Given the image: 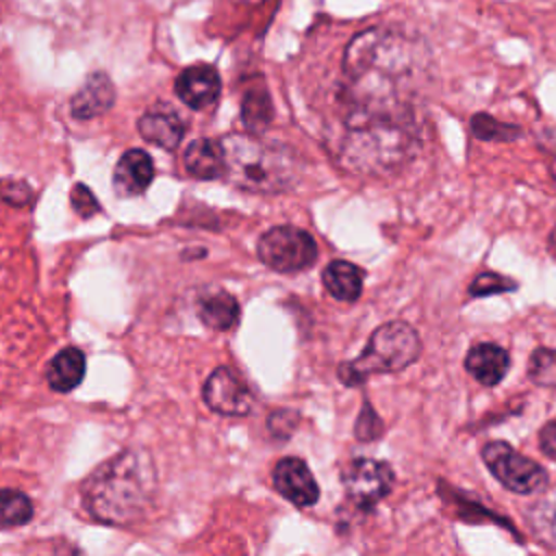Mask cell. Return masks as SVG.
<instances>
[{
	"instance_id": "obj_1",
	"label": "cell",
	"mask_w": 556,
	"mask_h": 556,
	"mask_svg": "<svg viewBox=\"0 0 556 556\" xmlns=\"http://www.w3.org/2000/svg\"><path fill=\"white\" fill-rule=\"evenodd\" d=\"M417 46L391 28L358 33L343 56L345 148L358 159H397L413 137L408 91L417 76Z\"/></svg>"
},
{
	"instance_id": "obj_2",
	"label": "cell",
	"mask_w": 556,
	"mask_h": 556,
	"mask_svg": "<svg viewBox=\"0 0 556 556\" xmlns=\"http://www.w3.org/2000/svg\"><path fill=\"white\" fill-rule=\"evenodd\" d=\"M154 493V469L150 458L137 452L98 467L85 484V504L93 519L102 523H130L139 519Z\"/></svg>"
},
{
	"instance_id": "obj_3",
	"label": "cell",
	"mask_w": 556,
	"mask_h": 556,
	"mask_svg": "<svg viewBox=\"0 0 556 556\" xmlns=\"http://www.w3.org/2000/svg\"><path fill=\"white\" fill-rule=\"evenodd\" d=\"M224 146V178L254 193H278L295 182V163L291 154L250 135H226Z\"/></svg>"
},
{
	"instance_id": "obj_4",
	"label": "cell",
	"mask_w": 556,
	"mask_h": 556,
	"mask_svg": "<svg viewBox=\"0 0 556 556\" xmlns=\"http://www.w3.org/2000/svg\"><path fill=\"white\" fill-rule=\"evenodd\" d=\"M421 352L417 330L406 321H387L378 326L365 350L350 363L339 367L343 384H361L374 374H391L408 367Z\"/></svg>"
},
{
	"instance_id": "obj_5",
	"label": "cell",
	"mask_w": 556,
	"mask_h": 556,
	"mask_svg": "<svg viewBox=\"0 0 556 556\" xmlns=\"http://www.w3.org/2000/svg\"><path fill=\"white\" fill-rule=\"evenodd\" d=\"M258 258L274 271L295 274L317 261L315 239L298 226H274L256 245Z\"/></svg>"
},
{
	"instance_id": "obj_6",
	"label": "cell",
	"mask_w": 556,
	"mask_h": 556,
	"mask_svg": "<svg viewBox=\"0 0 556 556\" xmlns=\"http://www.w3.org/2000/svg\"><path fill=\"white\" fill-rule=\"evenodd\" d=\"M482 460L491 473L513 493L530 495L547 484V471L532 458L515 452L504 441H491L482 447Z\"/></svg>"
},
{
	"instance_id": "obj_7",
	"label": "cell",
	"mask_w": 556,
	"mask_h": 556,
	"mask_svg": "<svg viewBox=\"0 0 556 556\" xmlns=\"http://www.w3.org/2000/svg\"><path fill=\"white\" fill-rule=\"evenodd\" d=\"M341 480L352 504L358 508H371L391 493L395 476L393 469L382 460L356 458L343 469Z\"/></svg>"
},
{
	"instance_id": "obj_8",
	"label": "cell",
	"mask_w": 556,
	"mask_h": 556,
	"mask_svg": "<svg viewBox=\"0 0 556 556\" xmlns=\"http://www.w3.org/2000/svg\"><path fill=\"white\" fill-rule=\"evenodd\" d=\"M202 397L206 406L226 417H243L252 410L254 397L243 378L230 367H217L204 382Z\"/></svg>"
},
{
	"instance_id": "obj_9",
	"label": "cell",
	"mask_w": 556,
	"mask_h": 556,
	"mask_svg": "<svg viewBox=\"0 0 556 556\" xmlns=\"http://www.w3.org/2000/svg\"><path fill=\"white\" fill-rule=\"evenodd\" d=\"M274 486L285 500H289L291 504H295L300 508L313 506L319 497V486H317L311 469L306 467L304 460L293 458V456L278 460V465L274 469Z\"/></svg>"
},
{
	"instance_id": "obj_10",
	"label": "cell",
	"mask_w": 556,
	"mask_h": 556,
	"mask_svg": "<svg viewBox=\"0 0 556 556\" xmlns=\"http://www.w3.org/2000/svg\"><path fill=\"white\" fill-rule=\"evenodd\" d=\"M176 96L191 109L211 106L222 89L219 74L208 63H198L185 67L176 78Z\"/></svg>"
},
{
	"instance_id": "obj_11",
	"label": "cell",
	"mask_w": 556,
	"mask_h": 556,
	"mask_svg": "<svg viewBox=\"0 0 556 556\" xmlns=\"http://www.w3.org/2000/svg\"><path fill=\"white\" fill-rule=\"evenodd\" d=\"M154 178V163L148 152L132 148L122 154L113 172V187L119 195H139L143 193Z\"/></svg>"
},
{
	"instance_id": "obj_12",
	"label": "cell",
	"mask_w": 556,
	"mask_h": 556,
	"mask_svg": "<svg viewBox=\"0 0 556 556\" xmlns=\"http://www.w3.org/2000/svg\"><path fill=\"white\" fill-rule=\"evenodd\" d=\"M115 102V87L104 72L87 76L83 87L74 93L70 109L76 119H91L106 113Z\"/></svg>"
},
{
	"instance_id": "obj_13",
	"label": "cell",
	"mask_w": 556,
	"mask_h": 556,
	"mask_svg": "<svg viewBox=\"0 0 556 556\" xmlns=\"http://www.w3.org/2000/svg\"><path fill=\"white\" fill-rule=\"evenodd\" d=\"M510 365V354L497 343H478L465 356V369L486 387L497 384Z\"/></svg>"
},
{
	"instance_id": "obj_14",
	"label": "cell",
	"mask_w": 556,
	"mask_h": 556,
	"mask_svg": "<svg viewBox=\"0 0 556 556\" xmlns=\"http://www.w3.org/2000/svg\"><path fill=\"white\" fill-rule=\"evenodd\" d=\"M139 132L146 141H150L159 148H165V150H174L182 141L185 124L176 115V111H172L167 106H156L141 115Z\"/></svg>"
},
{
	"instance_id": "obj_15",
	"label": "cell",
	"mask_w": 556,
	"mask_h": 556,
	"mask_svg": "<svg viewBox=\"0 0 556 556\" xmlns=\"http://www.w3.org/2000/svg\"><path fill=\"white\" fill-rule=\"evenodd\" d=\"M185 167L191 176L211 180L224 176V146L222 139H195L185 152Z\"/></svg>"
},
{
	"instance_id": "obj_16",
	"label": "cell",
	"mask_w": 556,
	"mask_h": 556,
	"mask_svg": "<svg viewBox=\"0 0 556 556\" xmlns=\"http://www.w3.org/2000/svg\"><path fill=\"white\" fill-rule=\"evenodd\" d=\"M85 378V354L78 348L61 350L46 369V380L50 389L67 393L76 389Z\"/></svg>"
},
{
	"instance_id": "obj_17",
	"label": "cell",
	"mask_w": 556,
	"mask_h": 556,
	"mask_svg": "<svg viewBox=\"0 0 556 556\" xmlns=\"http://www.w3.org/2000/svg\"><path fill=\"white\" fill-rule=\"evenodd\" d=\"M198 315L211 330H230L239 321V304L228 291H211L198 300Z\"/></svg>"
},
{
	"instance_id": "obj_18",
	"label": "cell",
	"mask_w": 556,
	"mask_h": 556,
	"mask_svg": "<svg viewBox=\"0 0 556 556\" xmlns=\"http://www.w3.org/2000/svg\"><path fill=\"white\" fill-rule=\"evenodd\" d=\"M326 291L343 302H354L363 291V269L350 261H332L324 269Z\"/></svg>"
},
{
	"instance_id": "obj_19",
	"label": "cell",
	"mask_w": 556,
	"mask_h": 556,
	"mask_svg": "<svg viewBox=\"0 0 556 556\" xmlns=\"http://www.w3.org/2000/svg\"><path fill=\"white\" fill-rule=\"evenodd\" d=\"M33 517V504L30 500L13 489L0 491V530L4 528H17L30 521Z\"/></svg>"
},
{
	"instance_id": "obj_20",
	"label": "cell",
	"mask_w": 556,
	"mask_h": 556,
	"mask_svg": "<svg viewBox=\"0 0 556 556\" xmlns=\"http://www.w3.org/2000/svg\"><path fill=\"white\" fill-rule=\"evenodd\" d=\"M243 122L250 130L261 132L271 122V100L265 89H250L241 106Z\"/></svg>"
},
{
	"instance_id": "obj_21",
	"label": "cell",
	"mask_w": 556,
	"mask_h": 556,
	"mask_svg": "<svg viewBox=\"0 0 556 556\" xmlns=\"http://www.w3.org/2000/svg\"><path fill=\"white\" fill-rule=\"evenodd\" d=\"M530 378L543 387L556 384V352L554 350L541 348L530 356Z\"/></svg>"
},
{
	"instance_id": "obj_22",
	"label": "cell",
	"mask_w": 556,
	"mask_h": 556,
	"mask_svg": "<svg viewBox=\"0 0 556 556\" xmlns=\"http://www.w3.org/2000/svg\"><path fill=\"white\" fill-rule=\"evenodd\" d=\"M515 289H517V282L510 280L508 276H500L495 271H484V274H478L476 280L469 285V295L482 298V295H493V293L515 291Z\"/></svg>"
},
{
	"instance_id": "obj_23",
	"label": "cell",
	"mask_w": 556,
	"mask_h": 556,
	"mask_svg": "<svg viewBox=\"0 0 556 556\" xmlns=\"http://www.w3.org/2000/svg\"><path fill=\"white\" fill-rule=\"evenodd\" d=\"M471 128L482 139H510V135H517V128L502 126L500 122H495L489 115H476L471 119Z\"/></svg>"
},
{
	"instance_id": "obj_24",
	"label": "cell",
	"mask_w": 556,
	"mask_h": 556,
	"mask_svg": "<svg viewBox=\"0 0 556 556\" xmlns=\"http://www.w3.org/2000/svg\"><path fill=\"white\" fill-rule=\"evenodd\" d=\"M70 200H72V206L74 211L80 215V217H91L100 211V204L98 200L93 198V193L89 191L87 185H74L72 187V193H70Z\"/></svg>"
},
{
	"instance_id": "obj_25",
	"label": "cell",
	"mask_w": 556,
	"mask_h": 556,
	"mask_svg": "<svg viewBox=\"0 0 556 556\" xmlns=\"http://www.w3.org/2000/svg\"><path fill=\"white\" fill-rule=\"evenodd\" d=\"M382 430V424L378 419V415L371 410L369 404L363 406L361 410V417H358V424H356V434L361 441H369V439H376Z\"/></svg>"
},
{
	"instance_id": "obj_26",
	"label": "cell",
	"mask_w": 556,
	"mask_h": 556,
	"mask_svg": "<svg viewBox=\"0 0 556 556\" xmlns=\"http://www.w3.org/2000/svg\"><path fill=\"white\" fill-rule=\"evenodd\" d=\"M539 445L545 452V456H549L552 460H556V419L547 421L541 432H539Z\"/></svg>"
},
{
	"instance_id": "obj_27",
	"label": "cell",
	"mask_w": 556,
	"mask_h": 556,
	"mask_svg": "<svg viewBox=\"0 0 556 556\" xmlns=\"http://www.w3.org/2000/svg\"><path fill=\"white\" fill-rule=\"evenodd\" d=\"M547 248H549V254L556 258V226L552 228L549 232V239H547Z\"/></svg>"
}]
</instances>
